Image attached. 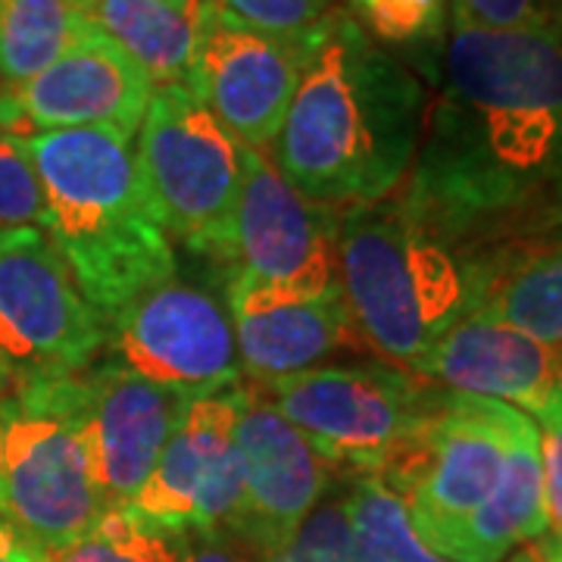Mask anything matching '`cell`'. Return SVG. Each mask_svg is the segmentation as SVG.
<instances>
[{
	"mask_svg": "<svg viewBox=\"0 0 562 562\" xmlns=\"http://www.w3.org/2000/svg\"><path fill=\"white\" fill-rule=\"evenodd\" d=\"M441 94L397 191L460 257L562 216V20L484 32L450 20Z\"/></svg>",
	"mask_w": 562,
	"mask_h": 562,
	"instance_id": "6da1fadb",
	"label": "cell"
},
{
	"mask_svg": "<svg viewBox=\"0 0 562 562\" xmlns=\"http://www.w3.org/2000/svg\"><path fill=\"white\" fill-rule=\"evenodd\" d=\"M303 41L306 57L276 138V169L322 206L391 198L413 169L428 116L419 76L344 7Z\"/></svg>",
	"mask_w": 562,
	"mask_h": 562,
	"instance_id": "7a4b0ae2",
	"label": "cell"
},
{
	"mask_svg": "<svg viewBox=\"0 0 562 562\" xmlns=\"http://www.w3.org/2000/svg\"><path fill=\"white\" fill-rule=\"evenodd\" d=\"M16 140L38 176L44 232L103 325L176 279L172 238L144 191L132 138L110 128H54Z\"/></svg>",
	"mask_w": 562,
	"mask_h": 562,
	"instance_id": "3957f363",
	"label": "cell"
},
{
	"mask_svg": "<svg viewBox=\"0 0 562 562\" xmlns=\"http://www.w3.org/2000/svg\"><path fill=\"white\" fill-rule=\"evenodd\" d=\"M338 281L360 341L416 372L443 331L469 313L465 260L422 225L403 198L344 206Z\"/></svg>",
	"mask_w": 562,
	"mask_h": 562,
	"instance_id": "277c9868",
	"label": "cell"
},
{
	"mask_svg": "<svg viewBox=\"0 0 562 562\" xmlns=\"http://www.w3.org/2000/svg\"><path fill=\"white\" fill-rule=\"evenodd\" d=\"M103 513L66 379L16 382L0 406V519L50 560Z\"/></svg>",
	"mask_w": 562,
	"mask_h": 562,
	"instance_id": "5b68a950",
	"label": "cell"
},
{
	"mask_svg": "<svg viewBox=\"0 0 562 562\" xmlns=\"http://www.w3.org/2000/svg\"><path fill=\"white\" fill-rule=\"evenodd\" d=\"M262 391L328 460L379 479L419 443L443 397V387L384 360L316 366Z\"/></svg>",
	"mask_w": 562,
	"mask_h": 562,
	"instance_id": "8992f818",
	"label": "cell"
},
{
	"mask_svg": "<svg viewBox=\"0 0 562 562\" xmlns=\"http://www.w3.org/2000/svg\"><path fill=\"white\" fill-rule=\"evenodd\" d=\"M241 150L188 85L154 88L135 160L169 238L222 260L241 194Z\"/></svg>",
	"mask_w": 562,
	"mask_h": 562,
	"instance_id": "52a82bcc",
	"label": "cell"
},
{
	"mask_svg": "<svg viewBox=\"0 0 562 562\" xmlns=\"http://www.w3.org/2000/svg\"><path fill=\"white\" fill-rule=\"evenodd\" d=\"M106 347V325L44 228H0V360L16 382L69 379Z\"/></svg>",
	"mask_w": 562,
	"mask_h": 562,
	"instance_id": "ba28073f",
	"label": "cell"
},
{
	"mask_svg": "<svg viewBox=\"0 0 562 562\" xmlns=\"http://www.w3.org/2000/svg\"><path fill=\"white\" fill-rule=\"evenodd\" d=\"M519 416L501 401L443 391L419 443L382 479L435 553L497 487Z\"/></svg>",
	"mask_w": 562,
	"mask_h": 562,
	"instance_id": "9c48e42d",
	"label": "cell"
},
{
	"mask_svg": "<svg viewBox=\"0 0 562 562\" xmlns=\"http://www.w3.org/2000/svg\"><path fill=\"white\" fill-rule=\"evenodd\" d=\"M338 216L306 201L262 150H241V194L222 262L262 291L319 297L338 288Z\"/></svg>",
	"mask_w": 562,
	"mask_h": 562,
	"instance_id": "30bf717a",
	"label": "cell"
},
{
	"mask_svg": "<svg viewBox=\"0 0 562 562\" xmlns=\"http://www.w3.org/2000/svg\"><path fill=\"white\" fill-rule=\"evenodd\" d=\"M106 347L128 372L191 401L232 391L244 375L228 303L191 281L140 294L106 328Z\"/></svg>",
	"mask_w": 562,
	"mask_h": 562,
	"instance_id": "8fae6325",
	"label": "cell"
},
{
	"mask_svg": "<svg viewBox=\"0 0 562 562\" xmlns=\"http://www.w3.org/2000/svg\"><path fill=\"white\" fill-rule=\"evenodd\" d=\"M238 387L188 403L150 479L128 503L144 522L181 538L216 535L238 516L244 497V462L235 441Z\"/></svg>",
	"mask_w": 562,
	"mask_h": 562,
	"instance_id": "7c38bea8",
	"label": "cell"
},
{
	"mask_svg": "<svg viewBox=\"0 0 562 562\" xmlns=\"http://www.w3.org/2000/svg\"><path fill=\"white\" fill-rule=\"evenodd\" d=\"M66 403L106 509H120L150 479L191 397L147 382L110 357L66 379Z\"/></svg>",
	"mask_w": 562,
	"mask_h": 562,
	"instance_id": "4fadbf2b",
	"label": "cell"
},
{
	"mask_svg": "<svg viewBox=\"0 0 562 562\" xmlns=\"http://www.w3.org/2000/svg\"><path fill=\"white\" fill-rule=\"evenodd\" d=\"M303 35L284 38L262 32L206 0L188 88L244 147L266 150L279 138L301 81L306 57Z\"/></svg>",
	"mask_w": 562,
	"mask_h": 562,
	"instance_id": "5bb4252c",
	"label": "cell"
},
{
	"mask_svg": "<svg viewBox=\"0 0 562 562\" xmlns=\"http://www.w3.org/2000/svg\"><path fill=\"white\" fill-rule=\"evenodd\" d=\"M244 497L228 531L269 557L325 501L335 462L254 387H238Z\"/></svg>",
	"mask_w": 562,
	"mask_h": 562,
	"instance_id": "9a60e30c",
	"label": "cell"
},
{
	"mask_svg": "<svg viewBox=\"0 0 562 562\" xmlns=\"http://www.w3.org/2000/svg\"><path fill=\"white\" fill-rule=\"evenodd\" d=\"M150 94L154 85L138 63L94 29L41 76L0 91V132L29 138L35 128H110L132 138Z\"/></svg>",
	"mask_w": 562,
	"mask_h": 562,
	"instance_id": "2e32d148",
	"label": "cell"
},
{
	"mask_svg": "<svg viewBox=\"0 0 562 562\" xmlns=\"http://www.w3.org/2000/svg\"><path fill=\"white\" fill-rule=\"evenodd\" d=\"M416 375L443 391L501 401L535 416L560 391L562 357L506 322L465 313L431 344Z\"/></svg>",
	"mask_w": 562,
	"mask_h": 562,
	"instance_id": "e0dca14e",
	"label": "cell"
},
{
	"mask_svg": "<svg viewBox=\"0 0 562 562\" xmlns=\"http://www.w3.org/2000/svg\"><path fill=\"white\" fill-rule=\"evenodd\" d=\"M225 303L235 322L244 375L260 384L316 369L335 350L362 344L341 284L319 297H297L228 279Z\"/></svg>",
	"mask_w": 562,
	"mask_h": 562,
	"instance_id": "ac0fdd59",
	"label": "cell"
},
{
	"mask_svg": "<svg viewBox=\"0 0 562 562\" xmlns=\"http://www.w3.org/2000/svg\"><path fill=\"white\" fill-rule=\"evenodd\" d=\"M462 260L469 313L506 322L562 357V216Z\"/></svg>",
	"mask_w": 562,
	"mask_h": 562,
	"instance_id": "d6986e66",
	"label": "cell"
},
{
	"mask_svg": "<svg viewBox=\"0 0 562 562\" xmlns=\"http://www.w3.org/2000/svg\"><path fill=\"white\" fill-rule=\"evenodd\" d=\"M547 531L543 506V465L538 425L519 416L506 450L501 482L491 497L441 543L438 557L447 562H503L528 541Z\"/></svg>",
	"mask_w": 562,
	"mask_h": 562,
	"instance_id": "ffe728a7",
	"label": "cell"
},
{
	"mask_svg": "<svg viewBox=\"0 0 562 562\" xmlns=\"http://www.w3.org/2000/svg\"><path fill=\"white\" fill-rule=\"evenodd\" d=\"M103 35L138 63L154 88L191 85L206 0H85Z\"/></svg>",
	"mask_w": 562,
	"mask_h": 562,
	"instance_id": "44dd1931",
	"label": "cell"
},
{
	"mask_svg": "<svg viewBox=\"0 0 562 562\" xmlns=\"http://www.w3.org/2000/svg\"><path fill=\"white\" fill-rule=\"evenodd\" d=\"M94 29L85 0H0V81H32Z\"/></svg>",
	"mask_w": 562,
	"mask_h": 562,
	"instance_id": "7402d4cb",
	"label": "cell"
},
{
	"mask_svg": "<svg viewBox=\"0 0 562 562\" xmlns=\"http://www.w3.org/2000/svg\"><path fill=\"white\" fill-rule=\"evenodd\" d=\"M350 503V562H447L416 535L403 497L379 475H360Z\"/></svg>",
	"mask_w": 562,
	"mask_h": 562,
	"instance_id": "603a6c76",
	"label": "cell"
},
{
	"mask_svg": "<svg viewBox=\"0 0 562 562\" xmlns=\"http://www.w3.org/2000/svg\"><path fill=\"white\" fill-rule=\"evenodd\" d=\"M347 13L382 47L409 54V60L438 81L450 0H344ZM397 54V57H401Z\"/></svg>",
	"mask_w": 562,
	"mask_h": 562,
	"instance_id": "cb8c5ba5",
	"label": "cell"
},
{
	"mask_svg": "<svg viewBox=\"0 0 562 562\" xmlns=\"http://www.w3.org/2000/svg\"><path fill=\"white\" fill-rule=\"evenodd\" d=\"M179 538L144 522L128 506L106 509L88 535L63 547L50 562H179Z\"/></svg>",
	"mask_w": 562,
	"mask_h": 562,
	"instance_id": "d4e9b609",
	"label": "cell"
},
{
	"mask_svg": "<svg viewBox=\"0 0 562 562\" xmlns=\"http://www.w3.org/2000/svg\"><path fill=\"white\" fill-rule=\"evenodd\" d=\"M262 562H350V503L322 501L301 528Z\"/></svg>",
	"mask_w": 562,
	"mask_h": 562,
	"instance_id": "484cf974",
	"label": "cell"
},
{
	"mask_svg": "<svg viewBox=\"0 0 562 562\" xmlns=\"http://www.w3.org/2000/svg\"><path fill=\"white\" fill-rule=\"evenodd\" d=\"M543 465V506H547V531L541 538L538 562H562V384L535 413Z\"/></svg>",
	"mask_w": 562,
	"mask_h": 562,
	"instance_id": "4316f807",
	"label": "cell"
},
{
	"mask_svg": "<svg viewBox=\"0 0 562 562\" xmlns=\"http://www.w3.org/2000/svg\"><path fill=\"white\" fill-rule=\"evenodd\" d=\"M44 220L47 210L38 176L22 154L20 140L0 132V228H44Z\"/></svg>",
	"mask_w": 562,
	"mask_h": 562,
	"instance_id": "83f0119b",
	"label": "cell"
},
{
	"mask_svg": "<svg viewBox=\"0 0 562 562\" xmlns=\"http://www.w3.org/2000/svg\"><path fill=\"white\" fill-rule=\"evenodd\" d=\"M210 3L232 13L235 20L284 38H297L310 32L338 7L335 0H210Z\"/></svg>",
	"mask_w": 562,
	"mask_h": 562,
	"instance_id": "f1b7e54d",
	"label": "cell"
},
{
	"mask_svg": "<svg viewBox=\"0 0 562 562\" xmlns=\"http://www.w3.org/2000/svg\"><path fill=\"white\" fill-rule=\"evenodd\" d=\"M450 20L484 32H516L562 20V0H450Z\"/></svg>",
	"mask_w": 562,
	"mask_h": 562,
	"instance_id": "f546056e",
	"label": "cell"
},
{
	"mask_svg": "<svg viewBox=\"0 0 562 562\" xmlns=\"http://www.w3.org/2000/svg\"><path fill=\"white\" fill-rule=\"evenodd\" d=\"M0 562H50L35 547L22 541L10 525L0 519Z\"/></svg>",
	"mask_w": 562,
	"mask_h": 562,
	"instance_id": "4dcf8cb0",
	"label": "cell"
},
{
	"mask_svg": "<svg viewBox=\"0 0 562 562\" xmlns=\"http://www.w3.org/2000/svg\"><path fill=\"white\" fill-rule=\"evenodd\" d=\"M179 562H241L238 557H232L228 550H222L216 543H191L184 550V557H179Z\"/></svg>",
	"mask_w": 562,
	"mask_h": 562,
	"instance_id": "1f68e13d",
	"label": "cell"
},
{
	"mask_svg": "<svg viewBox=\"0 0 562 562\" xmlns=\"http://www.w3.org/2000/svg\"><path fill=\"white\" fill-rule=\"evenodd\" d=\"M13 387H16V375H13V369L7 362L0 360V406L10 401Z\"/></svg>",
	"mask_w": 562,
	"mask_h": 562,
	"instance_id": "d6a6232c",
	"label": "cell"
},
{
	"mask_svg": "<svg viewBox=\"0 0 562 562\" xmlns=\"http://www.w3.org/2000/svg\"><path fill=\"white\" fill-rule=\"evenodd\" d=\"M3 88H7V85H3V81H0V91H3Z\"/></svg>",
	"mask_w": 562,
	"mask_h": 562,
	"instance_id": "836d02e7",
	"label": "cell"
}]
</instances>
